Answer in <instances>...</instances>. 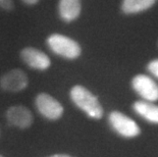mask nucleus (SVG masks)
Segmentation results:
<instances>
[{"instance_id": "nucleus-2", "label": "nucleus", "mask_w": 158, "mask_h": 157, "mask_svg": "<svg viewBox=\"0 0 158 157\" xmlns=\"http://www.w3.org/2000/svg\"><path fill=\"white\" fill-rule=\"evenodd\" d=\"M46 43L53 53L65 59H77L82 53V48L76 40L57 33L50 35Z\"/></svg>"}, {"instance_id": "nucleus-10", "label": "nucleus", "mask_w": 158, "mask_h": 157, "mask_svg": "<svg viewBox=\"0 0 158 157\" xmlns=\"http://www.w3.org/2000/svg\"><path fill=\"white\" fill-rule=\"evenodd\" d=\"M134 110L144 119L152 122L158 123V106L154 105L148 101H137L133 105Z\"/></svg>"}, {"instance_id": "nucleus-4", "label": "nucleus", "mask_w": 158, "mask_h": 157, "mask_svg": "<svg viewBox=\"0 0 158 157\" xmlns=\"http://www.w3.org/2000/svg\"><path fill=\"white\" fill-rule=\"evenodd\" d=\"M36 107L38 111L50 121H56L61 118L63 107L55 98L46 93H40L35 99Z\"/></svg>"}, {"instance_id": "nucleus-9", "label": "nucleus", "mask_w": 158, "mask_h": 157, "mask_svg": "<svg viewBox=\"0 0 158 157\" xmlns=\"http://www.w3.org/2000/svg\"><path fill=\"white\" fill-rule=\"evenodd\" d=\"M59 18L65 23H72L79 18L82 12L81 0H59L57 5Z\"/></svg>"}, {"instance_id": "nucleus-1", "label": "nucleus", "mask_w": 158, "mask_h": 157, "mask_svg": "<svg viewBox=\"0 0 158 157\" xmlns=\"http://www.w3.org/2000/svg\"><path fill=\"white\" fill-rule=\"evenodd\" d=\"M70 99L91 118L100 119L103 116V108L97 97L81 85L73 86L70 90Z\"/></svg>"}, {"instance_id": "nucleus-14", "label": "nucleus", "mask_w": 158, "mask_h": 157, "mask_svg": "<svg viewBox=\"0 0 158 157\" xmlns=\"http://www.w3.org/2000/svg\"><path fill=\"white\" fill-rule=\"evenodd\" d=\"M22 1L28 5H35L39 2V0H22Z\"/></svg>"}, {"instance_id": "nucleus-13", "label": "nucleus", "mask_w": 158, "mask_h": 157, "mask_svg": "<svg viewBox=\"0 0 158 157\" xmlns=\"http://www.w3.org/2000/svg\"><path fill=\"white\" fill-rule=\"evenodd\" d=\"M0 8L10 11L13 9V0H0Z\"/></svg>"}, {"instance_id": "nucleus-6", "label": "nucleus", "mask_w": 158, "mask_h": 157, "mask_svg": "<svg viewBox=\"0 0 158 157\" xmlns=\"http://www.w3.org/2000/svg\"><path fill=\"white\" fill-rule=\"evenodd\" d=\"M29 85V79L22 69H11L0 79V87L7 92H21Z\"/></svg>"}, {"instance_id": "nucleus-5", "label": "nucleus", "mask_w": 158, "mask_h": 157, "mask_svg": "<svg viewBox=\"0 0 158 157\" xmlns=\"http://www.w3.org/2000/svg\"><path fill=\"white\" fill-rule=\"evenodd\" d=\"M132 87L146 101L152 102L158 100V85L150 76L137 75L132 81Z\"/></svg>"}, {"instance_id": "nucleus-7", "label": "nucleus", "mask_w": 158, "mask_h": 157, "mask_svg": "<svg viewBox=\"0 0 158 157\" xmlns=\"http://www.w3.org/2000/svg\"><path fill=\"white\" fill-rule=\"evenodd\" d=\"M21 58L29 68L37 71H46L51 65L48 55L34 47H26L21 51Z\"/></svg>"}, {"instance_id": "nucleus-3", "label": "nucleus", "mask_w": 158, "mask_h": 157, "mask_svg": "<svg viewBox=\"0 0 158 157\" xmlns=\"http://www.w3.org/2000/svg\"><path fill=\"white\" fill-rule=\"evenodd\" d=\"M108 121L111 128L118 135L124 138H134L140 135V128L137 123L119 111H113L109 114Z\"/></svg>"}, {"instance_id": "nucleus-8", "label": "nucleus", "mask_w": 158, "mask_h": 157, "mask_svg": "<svg viewBox=\"0 0 158 157\" xmlns=\"http://www.w3.org/2000/svg\"><path fill=\"white\" fill-rule=\"evenodd\" d=\"M6 118L9 123L19 129H28L33 122V115L29 108L23 105L9 107L6 111Z\"/></svg>"}, {"instance_id": "nucleus-16", "label": "nucleus", "mask_w": 158, "mask_h": 157, "mask_svg": "<svg viewBox=\"0 0 158 157\" xmlns=\"http://www.w3.org/2000/svg\"><path fill=\"white\" fill-rule=\"evenodd\" d=\"M0 157H3V156H1V155H0Z\"/></svg>"}, {"instance_id": "nucleus-15", "label": "nucleus", "mask_w": 158, "mask_h": 157, "mask_svg": "<svg viewBox=\"0 0 158 157\" xmlns=\"http://www.w3.org/2000/svg\"><path fill=\"white\" fill-rule=\"evenodd\" d=\"M48 157H72V156L66 155V154H55V155H51V156H48Z\"/></svg>"}, {"instance_id": "nucleus-11", "label": "nucleus", "mask_w": 158, "mask_h": 157, "mask_svg": "<svg viewBox=\"0 0 158 157\" xmlns=\"http://www.w3.org/2000/svg\"><path fill=\"white\" fill-rule=\"evenodd\" d=\"M156 0H123L122 9L127 14L142 12L150 8Z\"/></svg>"}, {"instance_id": "nucleus-12", "label": "nucleus", "mask_w": 158, "mask_h": 157, "mask_svg": "<svg viewBox=\"0 0 158 157\" xmlns=\"http://www.w3.org/2000/svg\"><path fill=\"white\" fill-rule=\"evenodd\" d=\"M147 68L153 76H155L156 78H158V59H154V60L149 62Z\"/></svg>"}]
</instances>
